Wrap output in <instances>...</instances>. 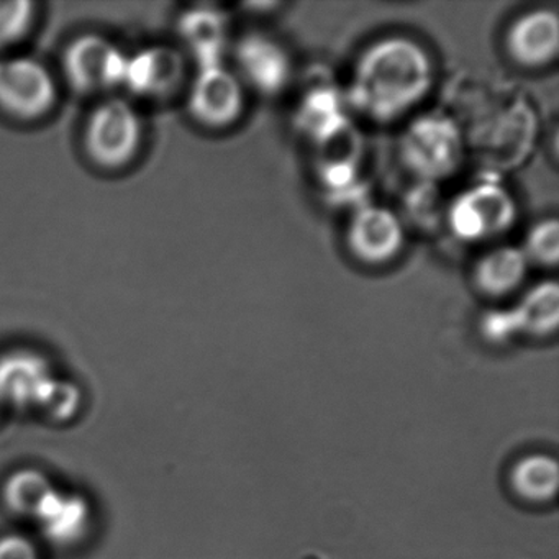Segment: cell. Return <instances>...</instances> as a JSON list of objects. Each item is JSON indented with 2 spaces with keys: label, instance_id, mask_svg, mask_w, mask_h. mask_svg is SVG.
<instances>
[{
  "label": "cell",
  "instance_id": "1",
  "mask_svg": "<svg viewBox=\"0 0 559 559\" xmlns=\"http://www.w3.org/2000/svg\"><path fill=\"white\" fill-rule=\"evenodd\" d=\"M435 81L433 58L420 41L388 35L369 44L356 58L343 96L348 109L388 126L424 104Z\"/></svg>",
  "mask_w": 559,
  "mask_h": 559
},
{
  "label": "cell",
  "instance_id": "2",
  "mask_svg": "<svg viewBox=\"0 0 559 559\" xmlns=\"http://www.w3.org/2000/svg\"><path fill=\"white\" fill-rule=\"evenodd\" d=\"M402 165L421 185H438L456 175L466 156V135L443 114L417 117L399 142Z\"/></svg>",
  "mask_w": 559,
  "mask_h": 559
},
{
  "label": "cell",
  "instance_id": "3",
  "mask_svg": "<svg viewBox=\"0 0 559 559\" xmlns=\"http://www.w3.org/2000/svg\"><path fill=\"white\" fill-rule=\"evenodd\" d=\"M444 217L448 230L457 241L487 243L515 227L519 204L515 195L496 176H490L454 195Z\"/></svg>",
  "mask_w": 559,
  "mask_h": 559
},
{
  "label": "cell",
  "instance_id": "4",
  "mask_svg": "<svg viewBox=\"0 0 559 559\" xmlns=\"http://www.w3.org/2000/svg\"><path fill=\"white\" fill-rule=\"evenodd\" d=\"M145 139V122L132 100L106 97L84 126V150L94 165L122 169L139 156Z\"/></svg>",
  "mask_w": 559,
  "mask_h": 559
},
{
  "label": "cell",
  "instance_id": "5",
  "mask_svg": "<svg viewBox=\"0 0 559 559\" xmlns=\"http://www.w3.org/2000/svg\"><path fill=\"white\" fill-rule=\"evenodd\" d=\"M480 335L493 345L515 336L548 338L559 326V287L555 280L538 281L512 306L496 307L480 317Z\"/></svg>",
  "mask_w": 559,
  "mask_h": 559
},
{
  "label": "cell",
  "instance_id": "6",
  "mask_svg": "<svg viewBox=\"0 0 559 559\" xmlns=\"http://www.w3.org/2000/svg\"><path fill=\"white\" fill-rule=\"evenodd\" d=\"M57 100V80L41 61L0 58V112L21 122H35L48 116Z\"/></svg>",
  "mask_w": 559,
  "mask_h": 559
},
{
  "label": "cell",
  "instance_id": "7",
  "mask_svg": "<svg viewBox=\"0 0 559 559\" xmlns=\"http://www.w3.org/2000/svg\"><path fill=\"white\" fill-rule=\"evenodd\" d=\"M189 116L198 126L224 132L240 122L247 110V90L234 70L221 67L198 70L186 99Z\"/></svg>",
  "mask_w": 559,
  "mask_h": 559
},
{
  "label": "cell",
  "instance_id": "8",
  "mask_svg": "<svg viewBox=\"0 0 559 559\" xmlns=\"http://www.w3.org/2000/svg\"><path fill=\"white\" fill-rule=\"evenodd\" d=\"M405 225L392 209L366 204L353 209L345 228V245L353 260L366 266H385L405 248Z\"/></svg>",
  "mask_w": 559,
  "mask_h": 559
},
{
  "label": "cell",
  "instance_id": "9",
  "mask_svg": "<svg viewBox=\"0 0 559 559\" xmlns=\"http://www.w3.org/2000/svg\"><path fill=\"white\" fill-rule=\"evenodd\" d=\"M234 63V73L245 90L261 96H280L293 83L294 63L289 51L264 32H248L235 41Z\"/></svg>",
  "mask_w": 559,
  "mask_h": 559
},
{
  "label": "cell",
  "instance_id": "10",
  "mask_svg": "<svg viewBox=\"0 0 559 559\" xmlns=\"http://www.w3.org/2000/svg\"><path fill=\"white\" fill-rule=\"evenodd\" d=\"M127 55L109 38L87 34L74 38L63 55L67 83L80 94H100L122 87Z\"/></svg>",
  "mask_w": 559,
  "mask_h": 559
},
{
  "label": "cell",
  "instance_id": "11",
  "mask_svg": "<svg viewBox=\"0 0 559 559\" xmlns=\"http://www.w3.org/2000/svg\"><path fill=\"white\" fill-rule=\"evenodd\" d=\"M188 57L173 47L153 45L127 55L122 87L145 100H166L175 97L188 80Z\"/></svg>",
  "mask_w": 559,
  "mask_h": 559
},
{
  "label": "cell",
  "instance_id": "12",
  "mask_svg": "<svg viewBox=\"0 0 559 559\" xmlns=\"http://www.w3.org/2000/svg\"><path fill=\"white\" fill-rule=\"evenodd\" d=\"M507 57L523 70L551 67L559 55V19L552 9L519 15L507 28Z\"/></svg>",
  "mask_w": 559,
  "mask_h": 559
},
{
  "label": "cell",
  "instance_id": "13",
  "mask_svg": "<svg viewBox=\"0 0 559 559\" xmlns=\"http://www.w3.org/2000/svg\"><path fill=\"white\" fill-rule=\"evenodd\" d=\"M296 126L310 145L323 150L352 133L348 104L335 87L322 86L309 91L296 110Z\"/></svg>",
  "mask_w": 559,
  "mask_h": 559
},
{
  "label": "cell",
  "instance_id": "14",
  "mask_svg": "<svg viewBox=\"0 0 559 559\" xmlns=\"http://www.w3.org/2000/svg\"><path fill=\"white\" fill-rule=\"evenodd\" d=\"M528 260L516 245H497L479 254L471 267V283L486 299L502 300L522 290L528 277Z\"/></svg>",
  "mask_w": 559,
  "mask_h": 559
},
{
  "label": "cell",
  "instance_id": "15",
  "mask_svg": "<svg viewBox=\"0 0 559 559\" xmlns=\"http://www.w3.org/2000/svg\"><path fill=\"white\" fill-rule=\"evenodd\" d=\"M178 34L188 53L186 57L194 61L198 70L224 64L230 40L224 12L212 8L189 9L179 19Z\"/></svg>",
  "mask_w": 559,
  "mask_h": 559
},
{
  "label": "cell",
  "instance_id": "16",
  "mask_svg": "<svg viewBox=\"0 0 559 559\" xmlns=\"http://www.w3.org/2000/svg\"><path fill=\"white\" fill-rule=\"evenodd\" d=\"M53 376L47 362L31 353H14L0 359V405L34 407Z\"/></svg>",
  "mask_w": 559,
  "mask_h": 559
},
{
  "label": "cell",
  "instance_id": "17",
  "mask_svg": "<svg viewBox=\"0 0 559 559\" xmlns=\"http://www.w3.org/2000/svg\"><path fill=\"white\" fill-rule=\"evenodd\" d=\"M35 522L40 526L41 535L53 545H76L91 525L90 502L80 493L58 489Z\"/></svg>",
  "mask_w": 559,
  "mask_h": 559
},
{
  "label": "cell",
  "instance_id": "18",
  "mask_svg": "<svg viewBox=\"0 0 559 559\" xmlns=\"http://www.w3.org/2000/svg\"><path fill=\"white\" fill-rule=\"evenodd\" d=\"M57 490L58 487L44 471L22 467L9 474L0 493L11 515L35 522Z\"/></svg>",
  "mask_w": 559,
  "mask_h": 559
},
{
  "label": "cell",
  "instance_id": "19",
  "mask_svg": "<svg viewBox=\"0 0 559 559\" xmlns=\"http://www.w3.org/2000/svg\"><path fill=\"white\" fill-rule=\"evenodd\" d=\"M558 464L546 456H530L513 466L512 480L516 493L535 502L551 499L558 490Z\"/></svg>",
  "mask_w": 559,
  "mask_h": 559
},
{
  "label": "cell",
  "instance_id": "20",
  "mask_svg": "<svg viewBox=\"0 0 559 559\" xmlns=\"http://www.w3.org/2000/svg\"><path fill=\"white\" fill-rule=\"evenodd\" d=\"M530 266L552 270L559 261V224L555 217L542 218L526 230L522 245Z\"/></svg>",
  "mask_w": 559,
  "mask_h": 559
},
{
  "label": "cell",
  "instance_id": "21",
  "mask_svg": "<svg viewBox=\"0 0 559 559\" xmlns=\"http://www.w3.org/2000/svg\"><path fill=\"white\" fill-rule=\"evenodd\" d=\"M81 405H83V394L76 384L51 378L35 404V408L41 412L47 420L67 424L80 414Z\"/></svg>",
  "mask_w": 559,
  "mask_h": 559
},
{
  "label": "cell",
  "instance_id": "22",
  "mask_svg": "<svg viewBox=\"0 0 559 559\" xmlns=\"http://www.w3.org/2000/svg\"><path fill=\"white\" fill-rule=\"evenodd\" d=\"M35 4L25 0H0V58L21 44L35 24Z\"/></svg>",
  "mask_w": 559,
  "mask_h": 559
},
{
  "label": "cell",
  "instance_id": "23",
  "mask_svg": "<svg viewBox=\"0 0 559 559\" xmlns=\"http://www.w3.org/2000/svg\"><path fill=\"white\" fill-rule=\"evenodd\" d=\"M0 559H40L37 546L27 536H0Z\"/></svg>",
  "mask_w": 559,
  "mask_h": 559
},
{
  "label": "cell",
  "instance_id": "24",
  "mask_svg": "<svg viewBox=\"0 0 559 559\" xmlns=\"http://www.w3.org/2000/svg\"><path fill=\"white\" fill-rule=\"evenodd\" d=\"M2 408H4V407H2V405H0V412H2Z\"/></svg>",
  "mask_w": 559,
  "mask_h": 559
}]
</instances>
